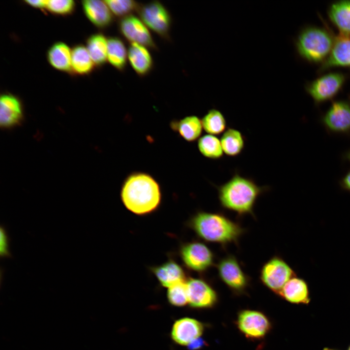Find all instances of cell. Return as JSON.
Segmentation results:
<instances>
[{"mask_svg":"<svg viewBox=\"0 0 350 350\" xmlns=\"http://www.w3.org/2000/svg\"><path fill=\"white\" fill-rule=\"evenodd\" d=\"M25 2L28 4L35 8H46L47 0H26Z\"/></svg>","mask_w":350,"mask_h":350,"instance_id":"36","label":"cell"},{"mask_svg":"<svg viewBox=\"0 0 350 350\" xmlns=\"http://www.w3.org/2000/svg\"><path fill=\"white\" fill-rule=\"evenodd\" d=\"M47 58L51 65L57 70L66 71L71 69V51L63 42L53 44L48 50Z\"/></svg>","mask_w":350,"mask_h":350,"instance_id":"23","label":"cell"},{"mask_svg":"<svg viewBox=\"0 0 350 350\" xmlns=\"http://www.w3.org/2000/svg\"><path fill=\"white\" fill-rule=\"evenodd\" d=\"M167 299L169 303L176 307H183L188 303L186 281L177 283L168 288Z\"/></svg>","mask_w":350,"mask_h":350,"instance_id":"31","label":"cell"},{"mask_svg":"<svg viewBox=\"0 0 350 350\" xmlns=\"http://www.w3.org/2000/svg\"><path fill=\"white\" fill-rule=\"evenodd\" d=\"M220 141L224 153L229 157H236L243 151L245 138L238 129L228 127L222 134Z\"/></svg>","mask_w":350,"mask_h":350,"instance_id":"24","label":"cell"},{"mask_svg":"<svg viewBox=\"0 0 350 350\" xmlns=\"http://www.w3.org/2000/svg\"><path fill=\"white\" fill-rule=\"evenodd\" d=\"M320 122L330 134L350 136V97L332 102Z\"/></svg>","mask_w":350,"mask_h":350,"instance_id":"7","label":"cell"},{"mask_svg":"<svg viewBox=\"0 0 350 350\" xmlns=\"http://www.w3.org/2000/svg\"><path fill=\"white\" fill-rule=\"evenodd\" d=\"M237 326L241 332L247 337L260 339L263 337L271 328L270 322L262 312L245 310L238 315Z\"/></svg>","mask_w":350,"mask_h":350,"instance_id":"11","label":"cell"},{"mask_svg":"<svg viewBox=\"0 0 350 350\" xmlns=\"http://www.w3.org/2000/svg\"><path fill=\"white\" fill-rule=\"evenodd\" d=\"M204 331L203 324L199 321L184 317L176 320L171 331V338L176 344L188 346L192 341L200 337Z\"/></svg>","mask_w":350,"mask_h":350,"instance_id":"16","label":"cell"},{"mask_svg":"<svg viewBox=\"0 0 350 350\" xmlns=\"http://www.w3.org/2000/svg\"><path fill=\"white\" fill-rule=\"evenodd\" d=\"M188 304L195 308L212 307L217 301V295L210 286L204 280L189 278L186 281Z\"/></svg>","mask_w":350,"mask_h":350,"instance_id":"12","label":"cell"},{"mask_svg":"<svg viewBox=\"0 0 350 350\" xmlns=\"http://www.w3.org/2000/svg\"><path fill=\"white\" fill-rule=\"evenodd\" d=\"M327 14L339 32L350 35V0L332 2L328 7Z\"/></svg>","mask_w":350,"mask_h":350,"instance_id":"21","label":"cell"},{"mask_svg":"<svg viewBox=\"0 0 350 350\" xmlns=\"http://www.w3.org/2000/svg\"><path fill=\"white\" fill-rule=\"evenodd\" d=\"M87 49L94 64L102 66L107 60V39L102 34L89 36L87 40Z\"/></svg>","mask_w":350,"mask_h":350,"instance_id":"26","label":"cell"},{"mask_svg":"<svg viewBox=\"0 0 350 350\" xmlns=\"http://www.w3.org/2000/svg\"><path fill=\"white\" fill-rule=\"evenodd\" d=\"M323 350H333V349H329V348H324V349H323Z\"/></svg>","mask_w":350,"mask_h":350,"instance_id":"38","label":"cell"},{"mask_svg":"<svg viewBox=\"0 0 350 350\" xmlns=\"http://www.w3.org/2000/svg\"><path fill=\"white\" fill-rule=\"evenodd\" d=\"M94 63L86 47L75 46L71 50V69L76 73L85 74L93 69Z\"/></svg>","mask_w":350,"mask_h":350,"instance_id":"28","label":"cell"},{"mask_svg":"<svg viewBox=\"0 0 350 350\" xmlns=\"http://www.w3.org/2000/svg\"><path fill=\"white\" fill-rule=\"evenodd\" d=\"M339 185L342 190L350 192V169L339 180Z\"/></svg>","mask_w":350,"mask_h":350,"instance_id":"34","label":"cell"},{"mask_svg":"<svg viewBox=\"0 0 350 350\" xmlns=\"http://www.w3.org/2000/svg\"><path fill=\"white\" fill-rule=\"evenodd\" d=\"M218 271L221 280L233 290L240 292L246 287L247 277L234 257L223 259L218 264Z\"/></svg>","mask_w":350,"mask_h":350,"instance_id":"14","label":"cell"},{"mask_svg":"<svg viewBox=\"0 0 350 350\" xmlns=\"http://www.w3.org/2000/svg\"><path fill=\"white\" fill-rule=\"evenodd\" d=\"M190 225L201 239L222 244L236 240L242 232L236 223L217 213L198 212L192 218Z\"/></svg>","mask_w":350,"mask_h":350,"instance_id":"3","label":"cell"},{"mask_svg":"<svg viewBox=\"0 0 350 350\" xmlns=\"http://www.w3.org/2000/svg\"><path fill=\"white\" fill-rule=\"evenodd\" d=\"M334 42V33L326 24L325 27L308 26L299 32L295 46L298 54L304 59L314 63L325 61Z\"/></svg>","mask_w":350,"mask_h":350,"instance_id":"4","label":"cell"},{"mask_svg":"<svg viewBox=\"0 0 350 350\" xmlns=\"http://www.w3.org/2000/svg\"><path fill=\"white\" fill-rule=\"evenodd\" d=\"M111 12L116 16L121 18L131 15L138 12L141 4L132 0H105Z\"/></svg>","mask_w":350,"mask_h":350,"instance_id":"30","label":"cell"},{"mask_svg":"<svg viewBox=\"0 0 350 350\" xmlns=\"http://www.w3.org/2000/svg\"><path fill=\"white\" fill-rule=\"evenodd\" d=\"M336 66L350 67V35L339 32L334 33V42L332 50L317 70L322 72Z\"/></svg>","mask_w":350,"mask_h":350,"instance_id":"13","label":"cell"},{"mask_svg":"<svg viewBox=\"0 0 350 350\" xmlns=\"http://www.w3.org/2000/svg\"><path fill=\"white\" fill-rule=\"evenodd\" d=\"M288 301L296 304H308L310 301L307 282L295 276L289 280L279 293Z\"/></svg>","mask_w":350,"mask_h":350,"instance_id":"20","label":"cell"},{"mask_svg":"<svg viewBox=\"0 0 350 350\" xmlns=\"http://www.w3.org/2000/svg\"><path fill=\"white\" fill-rule=\"evenodd\" d=\"M82 5L86 16L96 27L105 28L112 23V13L105 0H83Z\"/></svg>","mask_w":350,"mask_h":350,"instance_id":"17","label":"cell"},{"mask_svg":"<svg viewBox=\"0 0 350 350\" xmlns=\"http://www.w3.org/2000/svg\"><path fill=\"white\" fill-rule=\"evenodd\" d=\"M295 276L296 274L292 268L277 257L265 263L261 273V279L263 284L277 293H279L285 283Z\"/></svg>","mask_w":350,"mask_h":350,"instance_id":"8","label":"cell"},{"mask_svg":"<svg viewBox=\"0 0 350 350\" xmlns=\"http://www.w3.org/2000/svg\"><path fill=\"white\" fill-rule=\"evenodd\" d=\"M171 128L177 132L185 140L193 142L199 140L203 129L201 120L192 115L171 122Z\"/></svg>","mask_w":350,"mask_h":350,"instance_id":"22","label":"cell"},{"mask_svg":"<svg viewBox=\"0 0 350 350\" xmlns=\"http://www.w3.org/2000/svg\"><path fill=\"white\" fill-rule=\"evenodd\" d=\"M349 350H350V348H349Z\"/></svg>","mask_w":350,"mask_h":350,"instance_id":"39","label":"cell"},{"mask_svg":"<svg viewBox=\"0 0 350 350\" xmlns=\"http://www.w3.org/2000/svg\"><path fill=\"white\" fill-rule=\"evenodd\" d=\"M23 120L22 105L19 99L10 94H3L0 99V125L10 129L20 125Z\"/></svg>","mask_w":350,"mask_h":350,"instance_id":"15","label":"cell"},{"mask_svg":"<svg viewBox=\"0 0 350 350\" xmlns=\"http://www.w3.org/2000/svg\"><path fill=\"white\" fill-rule=\"evenodd\" d=\"M203 128L208 134L217 136L227 130V123L223 113L219 110H209L201 119Z\"/></svg>","mask_w":350,"mask_h":350,"instance_id":"27","label":"cell"},{"mask_svg":"<svg viewBox=\"0 0 350 350\" xmlns=\"http://www.w3.org/2000/svg\"><path fill=\"white\" fill-rule=\"evenodd\" d=\"M160 284L168 287L185 281V274L182 268L174 261L169 260L162 264L151 268Z\"/></svg>","mask_w":350,"mask_h":350,"instance_id":"19","label":"cell"},{"mask_svg":"<svg viewBox=\"0 0 350 350\" xmlns=\"http://www.w3.org/2000/svg\"><path fill=\"white\" fill-rule=\"evenodd\" d=\"M206 342L200 337L192 341L187 346L190 350H196L206 346Z\"/></svg>","mask_w":350,"mask_h":350,"instance_id":"35","label":"cell"},{"mask_svg":"<svg viewBox=\"0 0 350 350\" xmlns=\"http://www.w3.org/2000/svg\"><path fill=\"white\" fill-rule=\"evenodd\" d=\"M128 60L132 69L140 76L147 75L154 66L147 48L137 43H130L128 49Z\"/></svg>","mask_w":350,"mask_h":350,"instance_id":"18","label":"cell"},{"mask_svg":"<svg viewBox=\"0 0 350 350\" xmlns=\"http://www.w3.org/2000/svg\"><path fill=\"white\" fill-rule=\"evenodd\" d=\"M121 197L129 210L144 215L158 208L161 194L159 184L154 178L147 174L138 172L130 175L125 179Z\"/></svg>","mask_w":350,"mask_h":350,"instance_id":"1","label":"cell"},{"mask_svg":"<svg viewBox=\"0 0 350 350\" xmlns=\"http://www.w3.org/2000/svg\"><path fill=\"white\" fill-rule=\"evenodd\" d=\"M128 51L123 41L118 37H111L107 39V59L109 63L117 70L123 71L127 64Z\"/></svg>","mask_w":350,"mask_h":350,"instance_id":"25","label":"cell"},{"mask_svg":"<svg viewBox=\"0 0 350 350\" xmlns=\"http://www.w3.org/2000/svg\"><path fill=\"white\" fill-rule=\"evenodd\" d=\"M138 13L145 25L163 39L169 38L171 16L159 1H152L141 4Z\"/></svg>","mask_w":350,"mask_h":350,"instance_id":"6","label":"cell"},{"mask_svg":"<svg viewBox=\"0 0 350 350\" xmlns=\"http://www.w3.org/2000/svg\"><path fill=\"white\" fill-rule=\"evenodd\" d=\"M216 187L221 205L240 214L251 213L257 198L268 189L267 186H259L253 179L237 172L227 182Z\"/></svg>","mask_w":350,"mask_h":350,"instance_id":"2","label":"cell"},{"mask_svg":"<svg viewBox=\"0 0 350 350\" xmlns=\"http://www.w3.org/2000/svg\"><path fill=\"white\" fill-rule=\"evenodd\" d=\"M180 255L186 267L192 270L202 272L210 266L213 255L204 244L192 242L184 244L180 248Z\"/></svg>","mask_w":350,"mask_h":350,"instance_id":"10","label":"cell"},{"mask_svg":"<svg viewBox=\"0 0 350 350\" xmlns=\"http://www.w3.org/2000/svg\"><path fill=\"white\" fill-rule=\"evenodd\" d=\"M197 147L202 156L206 158L217 160L224 155L220 140L216 136L207 134L198 140Z\"/></svg>","mask_w":350,"mask_h":350,"instance_id":"29","label":"cell"},{"mask_svg":"<svg viewBox=\"0 0 350 350\" xmlns=\"http://www.w3.org/2000/svg\"><path fill=\"white\" fill-rule=\"evenodd\" d=\"M74 6V1L72 0H47L46 8L56 14L66 15L71 13Z\"/></svg>","mask_w":350,"mask_h":350,"instance_id":"32","label":"cell"},{"mask_svg":"<svg viewBox=\"0 0 350 350\" xmlns=\"http://www.w3.org/2000/svg\"><path fill=\"white\" fill-rule=\"evenodd\" d=\"M346 78V75L342 72H330L308 82L305 89L317 105L335 96L342 88Z\"/></svg>","mask_w":350,"mask_h":350,"instance_id":"5","label":"cell"},{"mask_svg":"<svg viewBox=\"0 0 350 350\" xmlns=\"http://www.w3.org/2000/svg\"><path fill=\"white\" fill-rule=\"evenodd\" d=\"M118 28L121 34L130 43H137L152 50L157 49L148 27L137 16L131 15L121 18Z\"/></svg>","mask_w":350,"mask_h":350,"instance_id":"9","label":"cell"},{"mask_svg":"<svg viewBox=\"0 0 350 350\" xmlns=\"http://www.w3.org/2000/svg\"><path fill=\"white\" fill-rule=\"evenodd\" d=\"M342 159L350 163V149L345 152L342 155Z\"/></svg>","mask_w":350,"mask_h":350,"instance_id":"37","label":"cell"},{"mask_svg":"<svg viewBox=\"0 0 350 350\" xmlns=\"http://www.w3.org/2000/svg\"><path fill=\"white\" fill-rule=\"evenodd\" d=\"M10 241L5 227L1 225L0 228V256L1 259L13 257L9 248Z\"/></svg>","mask_w":350,"mask_h":350,"instance_id":"33","label":"cell"}]
</instances>
